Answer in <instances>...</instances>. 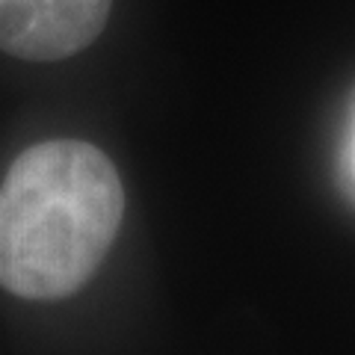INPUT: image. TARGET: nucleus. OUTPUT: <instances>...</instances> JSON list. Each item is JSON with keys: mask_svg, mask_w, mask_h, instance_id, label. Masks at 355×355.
<instances>
[{"mask_svg": "<svg viewBox=\"0 0 355 355\" xmlns=\"http://www.w3.org/2000/svg\"><path fill=\"white\" fill-rule=\"evenodd\" d=\"M125 190L110 157L80 139L21 151L0 184V287L62 299L92 279L116 243Z\"/></svg>", "mask_w": 355, "mask_h": 355, "instance_id": "obj_1", "label": "nucleus"}, {"mask_svg": "<svg viewBox=\"0 0 355 355\" xmlns=\"http://www.w3.org/2000/svg\"><path fill=\"white\" fill-rule=\"evenodd\" d=\"M113 0H0V51L53 62L98 39Z\"/></svg>", "mask_w": 355, "mask_h": 355, "instance_id": "obj_2", "label": "nucleus"}, {"mask_svg": "<svg viewBox=\"0 0 355 355\" xmlns=\"http://www.w3.org/2000/svg\"><path fill=\"white\" fill-rule=\"evenodd\" d=\"M349 160H352V175H355V128H352V146H349Z\"/></svg>", "mask_w": 355, "mask_h": 355, "instance_id": "obj_3", "label": "nucleus"}]
</instances>
